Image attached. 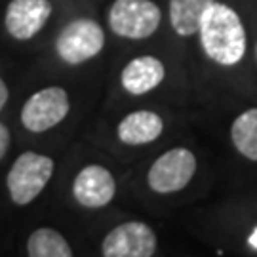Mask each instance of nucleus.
Returning <instances> with one entry per match:
<instances>
[{"mask_svg":"<svg viewBox=\"0 0 257 257\" xmlns=\"http://www.w3.org/2000/svg\"><path fill=\"white\" fill-rule=\"evenodd\" d=\"M116 183L107 168L97 164L82 168L73 183L76 202L84 208H103L114 198Z\"/></svg>","mask_w":257,"mask_h":257,"instance_id":"1a4fd4ad","label":"nucleus"},{"mask_svg":"<svg viewBox=\"0 0 257 257\" xmlns=\"http://www.w3.org/2000/svg\"><path fill=\"white\" fill-rule=\"evenodd\" d=\"M230 138L240 155L257 162V107L244 110L230 126Z\"/></svg>","mask_w":257,"mask_h":257,"instance_id":"ddd939ff","label":"nucleus"},{"mask_svg":"<svg viewBox=\"0 0 257 257\" xmlns=\"http://www.w3.org/2000/svg\"><path fill=\"white\" fill-rule=\"evenodd\" d=\"M69 109L71 103L67 92L59 86H50L33 93L25 101L21 110V122L29 132L40 134L57 126L67 116Z\"/></svg>","mask_w":257,"mask_h":257,"instance_id":"423d86ee","label":"nucleus"},{"mask_svg":"<svg viewBox=\"0 0 257 257\" xmlns=\"http://www.w3.org/2000/svg\"><path fill=\"white\" fill-rule=\"evenodd\" d=\"M156 249V234L147 223L128 221L110 230L103 240L105 257H149Z\"/></svg>","mask_w":257,"mask_h":257,"instance_id":"0eeeda50","label":"nucleus"},{"mask_svg":"<svg viewBox=\"0 0 257 257\" xmlns=\"http://www.w3.org/2000/svg\"><path fill=\"white\" fill-rule=\"evenodd\" d=\"M27 253L31 257H71L73 249L57 230L44 227L29 236Z\"/></svg>","mask_w":257,"mask_h":257,"instance_id":"4468645a","label":"nucleus"},{"mask_svg":"<svg viewBox=\"0 0 257 257\" xmlns=\"http://www.w3.org/2000/svg\"><path fill=\"white\" fill-rule=\"evenodd\" d=\"M198 35L206 55L225 67L236 65L246 54V31L242 19L227 4L213 2L202 14Z\"/></svg>","mask_w":257,"mask_h":257,"instance_id":"f257e3e1","label":"nucleus"},{"mask_svg":"<svg viewBox=\"0 0 257 257\" xmlns=\"http://www.w3.org/2000/svg\"><path fill=\"white\" fill-rule=\"evenodd\" d=\"M248 244H249V246H251V248H253V249H257V229L253 230V232H251V234H249Z\"/></svg>","mask_w":257,"mask_h":257,"instance_id":"f3484780","label":"nucleus"},{"mask_svg":"<svg viewBox=\"0 0 257 257\" xmlns=\"http://www.w3.org/2000/svg\"><path fill=\"white\" fill-rule=\"evenodd\" d=\"M52 16L50 0H12L6 8V29L18 40H31Z\"/></svg>","mask_w":257,"mask_h":257,"instance_id":"6e6552de","label":"nucleus"},{"mask_svg":"<svg viewBox=\"0 0 257 257\" xmlns=\"http://www.w3.org/2000/svg\"><path fill=\"white\" fill-rule=\"evenodd\" d=\"M6 101H8V86H6V82L0 78V110H2V107L6 105Z\"/></svg>","mask_w":257,"mask_h":257,"instance_id":"dca6fc26","label":"nucleus"},{"mask_svg":"<svg viewBox=\"0 0 257 257\" xmlns=\"http://www.w3.org/2000/svg\"><path fill=\"white\" fill-rule=\"evenodd\" d=\"M54 174V160L46 155L27 151L14 162L8 174L10 198L18 206L31 204L44 191L50 177Z\"/></svg>","mask_w":257,"mask_h":257,"instance_id":"f03ea898","label":"nucleus"},{"mask_svg":"<svg viewBox=\"0 0 257 257\" xmlns=\"http://www.w3.org/2000/svg\"><path fill=\"white\" fill-rule=\"evenodd\" d=\"M162 12L151 0H114L109 12V25L114 35L141 40L155 33Z\"/></svg>","mask_w":257,"mask_h":257,"instance_id":"7ed1b4c3","label":"nucleus"},{"mask_svg":"<svg viewBox=\"0 0 257 257\" xmlns=\"http://www.w3.org/2000/svg\"><path fill=\"white\" fill-rule=\"evenodd\" d=\"M255 54H257V48H255Z\"/></svg>","mask_w":257,"mask_h":257,"instance_id":"a211bd4d","label":"nucleus"},{"mask_svg":"<svg viewBox=\"0 0 257 257\" xmlns=\"http://www.w3.org/2000/svg\"><path fill=\"white\" fill-rule=\"evenodd\" d=\"M215 0H170V21L179 37H193L198 33L202 14Z\"/></svg>","mask_w":257,"mask_h":257,"instance_id":"f8f14e48","label":"nucleus"},{"mask_svg":"<svg viewBox=\"0 0 257 257\" xmlns=\"http://www.w3.org/2000/svg\"><path fill=\"white\" fill-rule=\"evenodd\" d=\"M164 120L153 110H136L124 116L118 124V139L126 145H145L160 138Z\"/></svg>","mask_w":257,"mask_h":257,"instance_id":"9b49d317","label":"nucleus"},{"mask_svg":"<svg viewBox=\"0 0 257 257\" xmlns=\"http://www.w3.org/2000/svg\"><path fill=\"white\" fill-rule=\"evenodd\" d=\"M194 174L196 156L189 149L177 147L156 158V162L149 170L147 181L155 193H177L189 185Z\"/></svg>","mask_w":257,"mask_h":257,"instance_id":"39448f33","label":"nucleus"},{"mask_svg":"<svg viewBox=\"0 0 257 257\" xmlns=\"http://www.w3.org/2000/svg\"><path fill=\"white\" fill-rule=\"evenodd\" d=\"M105 46V33L93 19H74L59 33L55 50L65 63L78 65L92 59Z\"/></svg>","mask_w":257,"mask_h":257,"instance_id":"20e7f679","label":"nucleus"},{"mask_svg":"<svg viewBox=\"0 0 257 257\" xmlns=\"http://www.w3.org/2000/svg\"><path fill=\"white\" fill-rule=\"evenodd\" d=\"M8 147H10V132H8V128L0 122V160L8 153Z\"/></svg>","mask_w":257,"mask_h":257,"instance_id":"2eb2a0df","label":"nucleus"},{"mask_svg":"<svg viewBox=\"0 0 257 257\" xmlns=\"http://www.w3.org/2000/svg\"><path fill=\"white\" fill-rule=\"evenodd\" d=\"M166 69L160 59L153 55H141L132 59L122 71V86L134 95H143L155 90L164 80Z\"/></svg>","mask_w":257,"mask_h":257,"instance_id":"9d476101","label":"nucleus"}]
</instances>
